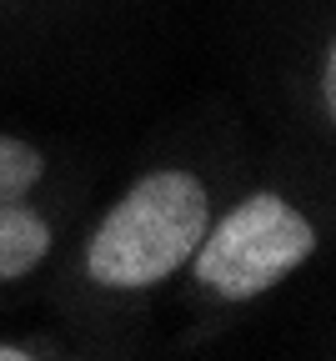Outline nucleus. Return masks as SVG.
I'll return each mask as SVG.
<instances>
[{
  "mask_svg": "<svg viewBox=\"0 0 336 361\" xmlns=\"http://www.w3.org/2000/svg\"><path fill=\"white\" fill-rule=\"evenodd\" d=\"M30 351H20V346H0V361H25Z\"/></svg>",
  "mask_w": 336,
  "mask_h": 361,
  "instance_id": "nucleus-4",
  "label": "nucleus"
},
{
  "mask_svg": "<svg viewBox=\"0 0 336 361\" xmlns=\"http://www.w3.org/2000/svg\"><path fill=\"white\" fill-rule=\"evenodd\" d=\"M211 226L206 186L191 171H151L106 211L85 246L90 281L111 291H146L181 271Z\"/></svg>",
  "mask_w": 336,
  "mask_h": 361,
  "instance_id": "nucleus-1",
  "label": "nucleus"
},
{
  "mask_svg": "<svg viewBox=\"0 0 336 361\" xmlns=\"http://www.w3.org/2000/svg\"><path fill=\"white\" fill-rule=\"evenodd\" d=\"M311 251H316L311 221L276 191H256L236 211H226V221L206 226V236L191 251V266H196L201 286H211L216 296L251 301L281 286L296 266H306Z\"/></svg>",
  "mask_w": 336,
  "mask_h": 361,
  "instance_id": "nucleus-2",
  "label": "nucleus"
},
{
  "mask_svg": "<svg viewBox=\"0 0 336 361\" xmlns=\"http://www.w3.org/2000/svg\"><path fill=\"white\" fill-rule=\"evenodd\" d=\"M40 171H45V156L30 141L0 135V281L35 271L51 251V226L30 206Z\"/></svg>",
  "mask_w": 336,
  "mask_h": 361,
  "instance_id": "nucleus-3",
  "label": "nucleus"
}]
</instances>
